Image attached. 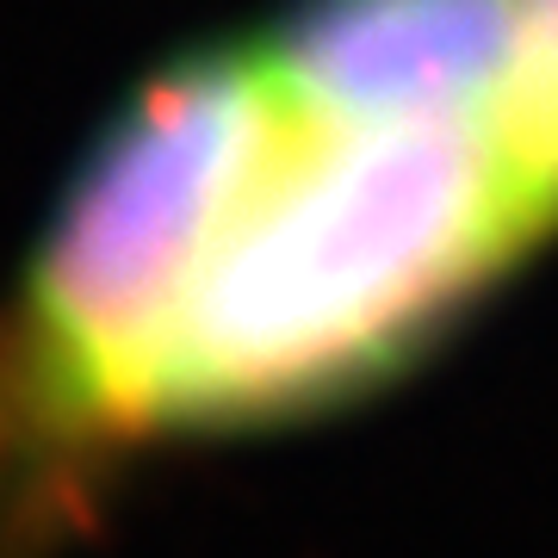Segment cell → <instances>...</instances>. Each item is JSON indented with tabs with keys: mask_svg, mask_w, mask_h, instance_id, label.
Returning <instances> with one entry per match:
<instances>
[{
	"mask_svg": "<svg viewBox=\"0 0 558 558\" xmlns=\"http://www.w3.org/2000/svg\"><path fill=\"white\" fill-rule=\"evenodd\" d=\"M205 236L143 440L286 422L410 366L558 230L497 94L403 100L286 32L199 62Z\"/></svg>",
	"mask_w": 558,
	"mask_h": 558,
	"instance_id": "1",
	"label": "cell"
},
{
	"mask_svg": "<svg viewBox=\"0 0 558 558\" xmlns=\"http://www.w3.org/2000/svg\"><path fill=\"white\" fill-rule=\"evenodd\" d=\"M502 112H509V131L534 168L539 193L558 205V0H515Z\"/></svg>",
	"mask_w": 558,
	"mask_h": 558,
	"instance_id": "2",
	"label": "cell"
}]
</instances>
